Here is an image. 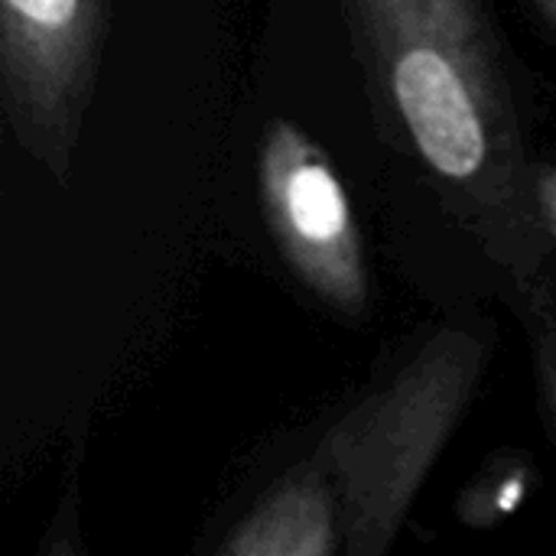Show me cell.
Segmentation results:
<instances>
[{
    "label": "cell",
    "instance_id": "cell-3",
    "mask_svg": "<svg viewBox=\"0 0 556 556\" xmlns=\"http://www.w3.org/2000/svg\"><path fill=\"white\" fill-rule=\"evenodd\" d=\"M108 33L111 0H0L3 124L55 182L75 173Z\"/></svg>",
    "mask_w": 556,
    "mask_h": 556
},
{
    "label": "cell",
    "instance_id": "cell-8",
    "mask_svg": "<svg viewBox=\"0 0 556 556\" xmlns=\"http://www.w3.org/2000/svg\"><path fill=\"white\" fill-rule=\"evenodd\" d=\"M528 10H531V16L551 33L556 36V0H521Z\"/></svg>",
    "mask_w": 556,
    "mask_h": 556
},
{
    "label": "cell",
    "instance_id": "cell-2",
    "mask_svg": "<svg viewBox=\"0 0 556 556\" xmlns=\"http://www.w3.org/2000/svg\"><path fill=\"white\" fill-rule=\"evenodd\" d=\"M489 358L479 326L433 329L231 521L215 554H388L463 427Z\"/></svg>",
    "mask_w": 556,
    "mask_h": 556
},
{
    "label": "cell",
    "instance_id": "cell-7",
    "mask_svg": "<svg viewBox=\"0 0 556 556\" xmlns=\"http://www.w3.org/2000/svg\"><path fill=\"white\" fill-rule=\"evenodd\" d=\"M531 199H534V215L538 225L556 251V163L534 160V176H531Z\"/></svg>",
    "mask_w": 556,
    "mask_h": 556
},
{
    "label": "cell",
    "instance_id": "cell-1",
    "mask_svg": "<svg viewBox=\"0 0 556 556\" xmlns=\"http://www.w3.org/2000/svg\"><path fill=\"white\" fill-rule=\"evenodd\" d=\"M397 147L502 274L528 326L551 309L518 91L485 0H339Z\"/></svg>",
    "mask_w": 556,
    "mask_h": 556
},
{
    "label": "cell",
    "instance_id": "cell-5",
    "mask_svg": "<svg viewBox=\"0 0 556 556\" xmlns=\"http://www.w3.org/2000/svg\"><path fill=\"white\" fill-rule=\"evenodd\" d=\"M541 485V472L528 453L508 450L492 456L459 492L456 518L469 531H492L508 521Z\"/></svg>",
    "mask_w": 556,
    "mask_h": 556
},
{
    "label": "cell",
    "instance_id": "cell-6",
    "mask_svg": "<svg viewBox=\"0 0 556 556\" xmlns=\"http://www.w3.org/2000/svg\"><path fill=\"white\" fill-rule=\"evenodd\" d=\"M534 332V375H538V404L544 430L556 450V316L544 319Z\"/></svg>",
    "mask_w": 556,
    "mask_h": 556
},
{
    "label": "cell",
    "instance_id": "cell-4",
    "mask_svg": "<svg viewBox=\"0 0 556 556\" xmlns=\"http://www.w3.org/2000/svg\"><path fill=\"white\" fill-rule=\"evenodd\" d=\"M257 199L287 270L323 306L362 319L371 306L365 235L326 150L274 117L257 143Z\"/></svg>",
    "mask_w": 556,
    "mask_h": 556
}]
</instances>
